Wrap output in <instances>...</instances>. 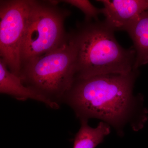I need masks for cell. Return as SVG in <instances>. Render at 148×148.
<instances>
[{
	"mask_svg": "<svg viewBox=\"0 0 148 148\" xmlns=\"http://www.w3.org/2000/svg\"><path fill=\"white\" fill-rule=\"evenodd\" d=\"M51 3L58 5L61 3L68 4L82 11L85 16L84 21L98 20V16L102 14L101 8H97L87 0H51Z\"/></svg>",
	"mask_w": 148,
	"mask_h": 148,
	"instance_id": "obj_10",
	"label": "cell"
},
{
	"mask_svg": "<svg viewBox=\"0 0 148 148\" xmlns=\"http://www.w3.org/2000/svg\"><path fill=\"white\" fill-rule=\"evenodd\" d=\"M80 121L81 127L74 139L73 148H95L110 133V126L103 122H100L93 128L88 125V121Z\"/></svg>",
	"mask_w": 148,
	"mask_h": 148,
	"instance_id": "obj_9",
	"label": "cell"
},
{
	"mask_svg": "<svg viewBox=\"0 0 148 148\" xmlns=\"http://www.w3.org/2000/svg\"><path fill=\"white\" fill-rule=\"evenodd\" d=\"M104 21L114 32H126L144 12L148 10V0H100Z\"/></svg>",
	"mask_w": 148,
	"mask_h": 148,
	"instance_id": "obj_6",
	"label": "cell"
},
{
	"mask_svg": "<svg viewBox=\"0 0 148 148\" xmlns=\"http://www.w3.org/2000/svg\"><path fill=\"white\" fill-rule=\"evenodd\" d=\"M70 14V11L50 1L31 0L21 48V66L31 59L53 51L66 41L69 33L65 31L64 22Z\"/></svg>",
	"mask_w": 148,
	"mask_h": 148,
	"instance_id": "obj_4",
	"label": "cell"
},
{
	"mask_svg": "<svg viewBox=\"0 0 148 148\" xmlns=\"http://www.w3.org/2000/svg\"><path fill=\"white\" fill-rule=\"evenodd\" d=\"M31 0L0 1V56L8 69L17 76L21 67V50Z\"/></svg>",
	"mask_w": 148,
	"mask_h": 148,
	"instance_id": "obj_5",
	"label": "cell"
},
{
	"mask_svg": "<svg viewBox=\"0 0 148 148\" xmlns=\"http://www.w3.org/2000/svg\"><path fill=\"white\" fill-rule=\"evenodd\" d=\"M136 52L134 70L148 64V10L144 12L126 31Z\"/></svg>",
	"mask_w": 148,
	"mask_h": 148,
	"instance_id": "obj_8",
	"label": "cell"
},
{
	"mask_svg": "<svg viewBox=\"0 0 148 148\" xmlns=\"http://www.w3.org/2000/svg\"><path fill=\"white\" fill-rule=\"evenodd\" d=\"M114 32L99 20L84 21L70 32L75 51V79L134 70L135 49L122 47Z\"/></svg>",
	"mask_w": 148,
	"mask_h": 148,
	"instance_id": "obj_2",
	"label": "cell"
},
{
	"mask_svg": "<svg viewBox=\"0 0 148 148\" xmlns=\"http://www.w3.org/2000/svg\"><path fill=\"white\" fill-rule=\"evenodd\" d=\"M139 75L138 70H134L127 74L75 79L63 103L71 108L80 121L100 119L120 136L127 127L137 132L144 127L148 118L144 97L134 93Z\"/></svg>",
	"mask_w": 148,
	"mask_h": 148,
	"instance_id": "obj_1",
	"label": "cell"
},
{
	"mask_svg": "<svg viewBox=\"0 0 148 148\" xmlns=\"http://www.w3.org/2000/svg\"><path fill=\"white\" fill-rule=\"evenodd\" d=\"M0 92L10 95L16 100L25 101L28 99L39 101L50 108L57 110L59 105L42 96L33 89L27 87L21 78L12 73L5 62L0 58Z\"/></svg>",
	"mask_w": 148,
	"mask_h": 148,
	"instance_id": "obj_7",
	"label": "cell"
},
{
	"mask_svg": "<svg viewBox=\"0 0 148 148\" xmlns=\"http://www.w3.org/2000/svg\"><path fill=\"white\" fill-rule=\"evenodd\" d=\"M19 77L26 86L53 103H63L76 77V54L70 32L55 50L21 66Z\"/></svg>",
	"mask_w": 148,
	"mask_h": 148,
	"instance_id": "obj_3",
	"label": "cell"
}]
</instances>
